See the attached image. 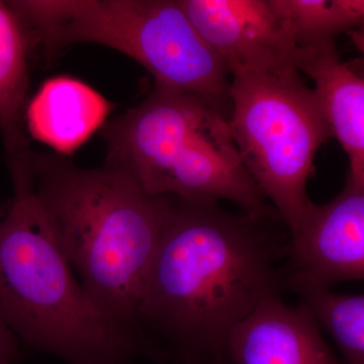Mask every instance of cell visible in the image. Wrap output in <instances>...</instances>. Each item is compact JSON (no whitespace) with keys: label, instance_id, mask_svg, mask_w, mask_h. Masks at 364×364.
Instances as JSON below:
<instances>
[{"label":"cell","instance_id":"obj_1","mask_svg":"<svg viewBox=\"0 0 364 364\" xmlns=\"http://www.w3.org/2000/svg\"><path fill=\"white\" fill-rule=\"evenodd\" d=\"M139 321L178 364H224L230 332L287 289L291 234L280 218L230 213L215 200L166 198Z\"/></svg>","mask_w":364,"mask_h":364},{"label":"cell","instance_id":"obj_2","mask_svg":"<svg viewBox=\"0 0 364 364\" xmlns=\"http://www.w3.org/2000/svg\"><path fill=\"white\" fill-rule=\"evenodd\" d=\"M28 162L36 195L86 294L107 318L148 340L139 313L166 198L148 195L107 164L81 168L32 151Z\"/></svg>","mask_w":364,"mask_h":364},{"label":"cell","instance_id":"obj_3","mask_svg":"<svg viewBox=\"0 0 364 364\" xmlns=\"http://www.w3.org/2000/svg\"><path fill=\"white\" fill-rule=\"evenodd\" d=\"M7 160L14 198L0 221V318L33 349L70 364L164 361L154 345L92 303L36 195L28 153Z\"/></svg>","mask_w":364,"mask_h":364},{"label":"cell","instance_id":"obj_4","mask_svg":"<svg viewBox=\"0 0 364 364\" xmlns=\"http://www.w3.org/2000/svg\"><path fill=\"white\" fill-rule=\"evenodd\" d=\"M102 128L105 164L148 195L229 200L252 217L279 218L244 166L229 119L200 98L155 85Z\"/></svg>","mask_w":364,"mask_h":364},{"label":"cell","instance_id":"obj_5","mask_svg":"<svg viewBox=\"0 0 364 364\" xmlns=\"http://www.w3.org/2000/svg\"><path fill=\"white\" fill-rule=\"evenodd\" d=\"M32 45L48 59L90 43L135 60L155 85L203 100L230 119L231 76L178 0H14Z\"/></svg>","mask_w":364,"mask_h":364},{"label":"cell","instance_id":"obj_6","mask_svg":"<svg viewBox=\"0 0 364 364\" xmlns=\"http://www.w3.org/2000/svg\"><path fill=\"white\" fill-rule=\"evenodd\" d=\"M229 126L242 162L293 234L310 203L314 160L331 131L293 66L231 76Z\"/></svg>","mask_w":364,"mask_h":364},{"label":"cell","instance_id":"obj_7","mask_svg":"<svg viewBox=\"0 0 364 364\" xmlns=\"http://www.w3.org/2000/svg\"><path fill=\"white\" fill-rule=\"evenodd\" d=\"M287 289L328 287L364 277V186L346 178L331 202H310L291 235Z\"/></svg>","mask_w":364,"mask_h":364},{"label":"cell","instance_id":"obj_8","mask_svg":"<svg viewBox=\"0 0 364 364\" xmlns=\"http://www.w3.org/2000/svg\"><path fill=\"white\" fill-rule=\"evenodd\" d=\"M230 76L293 66L296 43L268 0H178Z\"/></svg>","mask_w":364,"mask_h":364},{"label":"cell","instance_id":"obj_9","mask_svg":"<svg viewBox=\"0 0 364 364\" xmlns=\"http://www.w3.org/2000/svg\"><path fill=\"white\" fill-rule=\"evenodd\" d=\"M305 304L263 301L228 335L224 364H343Z\"/></svg>","mask_w":364,"mask_h":364},{"label":"cell","instance_id":"obj_10","mask_svg":"<svg viewBox=\"0 0 364 364\" xmlns=\"http://www.w3.org/2000/svg\"><path fill=\"white\" fill-rule=\"evenodd\" d=\"M294 68L315 83L313 91L326 122L349 159L347 179L364 186L363 62L344 61L336 43L296 48Z\"/></svg>","mask_w":364,"mask_h":364},{"label":"cell","instance_id":"obj_11","mask_svg":"<svg viewBox=\"0 0 364 364\" xmlns=\"http://www.w3.org/2000/svg\"><path fill=\"white\" fill-rule=\"evenodd\" d=\"M112 109L109 100L83 81L56 76L28 102L26 133L59 154H72L104 126Z\"/></svg>","mask_w":364,"mask_h":364},{"label":"cell","instance_id":"obj_12","mask_svg":"<svg viewBox=\"0 0 364 364\" xmlns=\"http://www.w3.org/2000/svg\"><path fill=\"white\" fill-rule=\"evenodd\" d=\"M32 41L9 1H0V135L7 157L30 151L25 126Z\"/></svg>","mask_w":364,"mask_h":364},{"label":"cell","instance_id":"obj_13","mask_svg":"<svg viewBox=\"0 0 364 364\" xmlns=\"http://www.w3.org/2000/svg\"><path fill=\"white\" fill-rule=\"evenodd\" d=\"M291 31L298 49L335 42L363 26V0H268Z\"/></svg>","mask_w":364,"mask_h":364},{"label":"cell","instance_id":"obj_14","mask_svg":"<svg viewBox=\"0 0 364 364\" xmlns=\"http://www.w3.org/2000/svg\"><path fill=\"white\" fill-rule=\"evenodd\" d=\"M312 313L318 327L334 340L345 364H364V296L341 294L328 287L296 284L289 287Z\"/></svg>","mask_w":364,"mask_h":364},{"label":"cell","instance_id":"obj_15","mask_svg":"<svg viewBox=\"0 0 364 364\" xmlns=\"http://www.w3.org/2000/svg\"><path fill=\"white\" fill-rule=\"evenodd\" d=\"M18 355V339L0 318V364H14Z\"/></svg>","mask_w":364,"mask_h":364}]
</instances>
